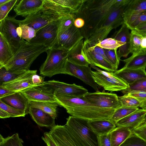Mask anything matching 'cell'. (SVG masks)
<instances>
[{"instance_id": "cell-1", "label": "cell", "mask_w": 146, "mask_h": 146, "mask_svg": "<svg viewBox=\"0 0 146 146\" xmlns=\"http://www.w3.org/2000/svg\"><path fill=\"white\" fill-rule=\"evenodd\" d=\"M56 102L66 109L71 116L95 121L109 119L115 110L96 106L84 99L57 92H54Z\"/></svg>"}, {"instance_id": "cell-2", "label": "cell", "mask_w": 146, "mask_h": 146, "mask_svg": "<svg viewBox=\"0 0 146 146\" xmlns=\"http://www.w3.org/2000/svg\"><path fill=\"white\" fill-rule=\"evenodd\" d=\"M116 8V0H83L78 13L74 14L76 18H81L85 21L84 26L80 29L84 39L93 33L106 15Z\"/></svg>"}, {"instance_id": "cell-3", "label": "cell", "mask_w": 146, "mask_h": 146, "mask_svg": "<svg viewBox=\"0 0 146 146\" xmlns=\"http://www.w3.org/2000/svg\"><path fill=\"white\" fill-rule=\"evenodd\" d=\"M73 12L71 9L60 5L52 0H44L41 9L19 21L20 24L26 25L36 31L49 23Z\"/></svg>"}, {"instance_id": "cell-4", "label": "cell", "mask_w": 146, "mask_h": 146, "mask_svg": "<svg viewBox=\"0 0 146 146\" xmlns=\"http://www.w3.org/2000/svg\"><path fill=\"white\" fill-rule=\"evenodd\" d=\"M49 48L43 45L31 44L24 40L12 58L3 66L7 69L29 70L36 58Z\"/></svg>"}, {"instance_id": "cell-5", "label": "cell", "mask_w": 146, "mask_h": 146, "mask_svg": "<svg viewBox=\"0 0 146 146\" xmlns=\"http://www.w3.org/2000/svg\"><path fill=\"white\" fill-rule=\"evenodd\" d=\"M129 3L114 9L106 15L93 33L84 40L97 44L106 38L113 29H116L124 23L123 15Z\"/></svg>"}, {"instance_id": "cell-6", "label": "cell", "mask_w": 146, "mask_h": 146, "mask_svg": "<svg viewBox=\"0 0 146 146\" xmlns=\"http://www.w3.org/2000/svg\"><path fill=\"white\" fill-rule=\"evenodd\" d=\"M76 44L69 49L54 48L48 49L46 52V59L39 69L40 74L49 77L60 74H66L65 68L69 54Z\"/></svg>"}, {"instance_id": "cell-7", "label": "cell", "mask_w": 146, "mask_h": 146, "mask_svg": "<svg viewBox=\"0 0 146 146\" xmlns=\"http://www.w3.org/2000/svg\"><path fill=\"white\" fill-rule=\"evenodd\" d=\"M89 120L72 116L67 119L66 125L82 146H100L99 136L92 130Z\"/></svg>"}, {"instance_id": "cell-8", "label": "cell", "mask_w": 146, "mask_h": 146, "mask_svg": "<svg viewBox=\"0 0 146 146\" xmlns=\"http://www.w3.org/2000/svg\"><path fill=\"white\" fill-rule=\"evenodd\" d=\"M91 67L96 70H91V74L94 81L104 90L111 92L124 90L129 87V85L115 75L114 72L102 70L96 66L90 64Z\"/></svg>"}, {"instance_id": "cell-9", "label": "cell", "mask_w": 146, "mask_h": 146, "mask_svg": "<svg viewBox=\"0 0 146 146\" xmlns=\"http://www.w3.org/2000/svg\"><path fill=\"white\" fill-rule=\"evenodd\" d=\"M15 17L8 16L0 21V33L10 45L14 54L24 40L17 33V29L20 24Z\"/></svg>"}, {"instance_id": "cell-10", "label": "cell", "mask_w": 146, "mask_h": 146, "mask_svg": "<svg viewBox=\"0 0 146 146\" xmlns=\"http://www.w3.org/2000/svg\"><path fill=\"white\" fill-rule=\"evenodd\" d=\"M83 97L93 104L104 108L116 110L122 106L116 94L106 92L104 90L88 92Z\"/></svg>"}, {"instance_id": "cell-11", "label": "cell", "mask_w": 146, "mask_h": 146, "mask_svg": "<svg viewBox=\"0 0 146 146\" xmlns=\"http://www.w3.org/2000/svg\"><path fill=\"white\" fill-rule=\"evenodd\" d=\"M58 20L53 21L38 30L35 37L29 42L52 48L58 35Z\"/></svg>"}, {"instance_id": "cell-12", "label": "cell", "mask_w": 146, "mask_h": 146, "mask_svg": "<svg viewBox=\"0 0 146 146\" xmlns=\"http://www.w3.org/2000/svg\"><path fill=\"white\" fill-rule=\"evenodd\" d=\"M20 91L29 101L56 102L54 92L46 85L44 82L39 84L29 87Z\"/></svg>"}, {"instance_id": "cell-13", "label": "cell", "mask_w": 146, "mask_h": 146, "mask_svg": "<svg viewBox=\"0 0 146 146\" xmlns=\"http://www.w3.org/2000/svg\"><path fill=\"white\" fill-rule=\"evenodd\" d=\"M48 132L58 146H82L66 125H56Z\"/></svg>"}, {"instance_id": "cell-14", "label": "cell", "mask_w": 146, "mask_h": 146, "mask_svg": "<svg viewBox=\"0 0 146 146\" xmlns=\"http://www.w3.org/2000/svg\"><path fill=\"white\" fill-rule=\"evenodd\" d=\"M83 38L80 29L74 24L66 30L58 34L52 48L69 49Z\"/></svg>"}, {"instance_id": "cell-15", "label": "cell", "mask_w": 146, "mask_h": 146, "mask_svg": "<svg viewBox=\"0 0 146 146\" xmlns=\"http://www.w3.org/2000/svg\"><path fill=\"white\" fill-rule=\"evenodd\" d=\"M44 83L54 92L71 96L82 97L88 92V90L82 86L74 83L68 84L54 80L44 82Z\"/></svg>"}, {"instance_id": "cell-16", "label": "cell", "mask_w": 146, "mask_h": 146, "mask_svg": "<svg viewBox=\"0 0 146 146\" xmlns=\"http://www.w3.org/2000/svg\"><path fill=\"white\" fill-rule=\"evenodd\" d=\"M89 66L76 65L67 60L65 68V73L74 76L92 87L96 92L99 91V86L94 81Z\"/></svg>"}, {"instance_id": "cell-17", "label": "cell", "mask_w": 146, "mask_h": 146, "mask_svg": "<svg viewBox=\"0 0 146 146\" xmlns=\"http://www.w3.org/2000/svg\"><path fill=\"white\" fill-rule=\"evenodd\" d=\"M37 70H29L17 78L0 85V86L9 90L17 92L20 91L34 85L32 82L33 76L36 74Z\"/></svg>"}, {"instance_id": "cell-18", "label": "cell", "mask_w": 146, "mask_h": 146, "mask_svg": "<svg viewBox=\"0 0 146 146\" xmlns=\"http://www.w3.org/2000/svg\"><path fill=\"white\" fill-rule=\"evenodd\" d=\"M146 119V110L139 109L119 121L116 125L126 127L132 131L143 123Z\"/></svg>"}, {"instance_id": "cell-19", "label": "cell", "mask_w": 146, "mask_h": 146, "mask_svg": "<svg viewBox=\"0 0 146 146\" xmlns=\"http://www.w3.org/2000/svg\"><path fill=\"white\" fill-rule=\"evenodd\" d=\"M81 54L90 64L98 67L109 72H113L116 71L102 56L88 49L83 44Z\"/></svg>"}, {"instance_id": "cell-20", "label": "cell", "mask_w": 146, "mask_h": 146, "mask_svg": "<svg viewBox=\"0 0 146 146\" xmlns=\"http://www.w3.org/2000/svg\"><path fill=\"white\" fill-rule=\"evenodd\" d=\"M0 100L11 107L24 112L26 114L29 113V101L20 91L0 98Z\"/></svg>"}, {"instance_id": "cell-21", "label": "cell", "mask_w": 146, "mask_h": 146, "mask_svg": "<svg viewBox=\"0 0 146 146\" xmlns=\"http://www.w3.org/2000/svg\"><path fill=\"white\" fill-rule=\"evenodd\" d=\"M44 0H21L15 6L14 10L17 15L26 17L41 9Z\"/></svg>"}, {"instance_id": "cell-22", "label": "cell", "mask_w": 146, "mask_h": 146, "mask_svg": "<svg viewBox=\"0 0 146 146\" xmlns=\"http://www.w3.org/2000/svg\"><path fill=\"white\" fill-rule=\"evenodd\" d=\"M145 69L122 68L114 72V74L128 85L139 80L146 78Z\"/></svg>"}, {"instance_id": "cell-23", "label": "cell", "mask_w": 146, "mask_h": 146, "mask_svg": "<svg viewBox=\"0 0 146 146\" xmlns=\"http://www.w3.org/2000/svg\"><path fill=\"white\" fill-rule=\"evenodd\" d=\"M28 112L33 120L40 126L52 128L56 125L55 118L39 109L29 106Z\"/></svg>"}, {"instance_id": "cell-24", "label": "cell", "mask_w": 146, "mask_h": 146, "mask_svg": "<svg viewBox=\"0 0 146 146\" xmlns=\"http://www.w3.org/2000/svg\"><path fill=\"white\" fill-rule=\"evenodd\" d=\"M129 29L126 24L124 23L121 28L116 31L111 37L125 43L123 50L118 55L120 59L122 57H127L130 53V33L129 32Z\"/></svg>"}, {"instance_id": "cell-25", "label": "cell", "mask_w": 146, "mask_h": 146, "mask_svg": "<svg viewBox=\"0 0 146 146\" xmlns=\"http://www.w3.org/2000/svg\"><path fill=\"white\" fill-rule=\"evenodd\" d=\"M89 125L98 136L108 134L116 127V123L110 119L89 121Z\"/></svg>"}, {"instance_id": "cell-26", "label": "cell", "mask_w": 146, "mask_h": 146, "mask_svg": "<svg viewBox=\"0 0 146 146\" xmlns=\"http://www.w3.org/2000/svg\"><path fill=\"white\" fill-rule=\"evenodd\" d=\"M84 40V38L81 39L72 48L69 52L67 60L76 65L88 66L89 64L81 54Z\"/></svg>"}, {"instance_id": "cell-27", "label": "cell", "mask_w": 146, "mask_h": 146, "mask_svg": "<svg viewBox=\"0 0 146 146\" xmlns=\"http://www.w3.org/2000/svg\"><path fill=\"white\" fill-rule=\"evenodd\" d=\"M110 134L111 146H120L132 134V132L126 127L117 126Z\"/></svg>"}, {"instance_id": "cell-28", "label": "cell", "mask_w": 146, "mask_h": 146, "mask_svg": "<svg viewBox=\"0 0 146 146\" xmlns=\"http://www.w3.org/2000/svg\"><path fill=\"white\" fill-rule=\"evenodd\" d=\"M125 63L123 67L131 69L144 68H146V52L142 51L132 54L129 58L122 60Z\"/></svg>"}, {"instance_id": "cell-29", "label": "cell", "mask_w": 146, "mask_h": 146, "mask_svg": "<svg viewBox=\"0 0 146 146\" xmlns=\"http://www.w3.org/2000/svg\"><path fill=\"white\" fill-rule=\"evenodd\" d=\"M14 54L10 45L0 33V68L6 65Z\"/></svg>"}, {"instance_id": "cell-30", "label": "cell", "mask_w": 146, "mask_h": 146, "mask_svg": "<svg viewBox=\"0 0 146 146\" xmlns=\"http://www.w3.org/2000/svg\"><path fill=\"white\" fill-rule=\"evenodd\" d=\"M58 105L57 103L54 102L29 101V106L39 109L55 119L57 116V109Z\"/></svg>"}, {"instance_id": "cell-31", "label": "cell", "mask_w": 146, "mask_h": 146, "mask_svg": "<svg viewBox=\"0 0 146 146\" xmlns=\"http://www.w3.org/2000/svg\"><path fill=\"white\" fill-rule=\"evenodd\" d=\"M146 11V0H131L124 12L123 18Z\"/></svg>"}, {"instance_id": "cell-32", "label": "cell", "mask_w": 146, "mask_h": 146, "mask_svg": "<svg viewBox=\"0 0 146 146\" xmlns=\"http://www.w3.org/2000/svg\"><path fill=\"white\" fill-rule=\"evenodd\" d=\"M28 71L7 69L4 66L0 68V85L15 79Z\"/></svg>"}, {"instance_id": "cell-33", "label": "cell", "mask_w": 146, "mask_h": 146, "mask_svg": "<svg viewBox=\"0 0 146 146\" xmlns=\"http://www.w3.org/2000/svg\"><path fill=\"white\" fill-rule=\"evenodd\" d=\"M123 19L124 23L129 29L131 30H134L138 25L146 22V11L125 17Z\"/></svg>"}, {"instance_id": "cell-34", "label": "cell", "mask_w": 146, "mask_h": 146, "mask_svg": "<svg viewBox=\"0 0 146 146\" xmlns=\"http://www.w3.org/2000/svg\"><path fill=\"white\" fill-rule=\"evenodd\" d=\"M104 49L113 50L117 49L118 56L121 52L125 45V43L117 40L112 38H106L96 44Z\"/></svg>"}, {"instance_id": "cell-35", "label": "cell", "mask_w": 146, "mask_h": 146, "mask_svg": "<svg viewBox=\"0 0 146 146\" xmlns=\"http://www.w3.org/2000/svg\"><path fill=\"white\" fill-rule=\"evenodd\" d=\"M143 36L135 29L130 33V53L132 54L144 51L141 48V40Z\"/></svg>"}, {"instance_id": "cell-36", "label": "cell", "mask_w": 146, "mask_h": 146, "mask_svg": "<svg viewBox=\"0 0 146 146\" xmlns=\"http://www.w3.org/2000/svg\"><path fill=\"white\" fill-rule=\"evenodd\" d=\"M76 18L74 13H70L59 19L58 21V34L66 30L73 25Z\"/></svg>"}, {"instance_id": "cell-37", "label": "cell", "mask_w": 146, "mask_h": 146, "mask_svg": "<svg viewBox=\"0 0 146 146\" xmlns=\"http://www.w3.org/2000/svg\"><path fill=\"white\" fill-rule=\"evenodd\" d=\"M139 109L137 108L121 106L115 110L110 119L116 124L119 121Z\"/></svg>"}, {"instance_id": "cell-38", "label": "cell", "mask_w": 146, "mask_h": 146, "mask_svg": "<svg viewBox=\"0 0 146 146\" xmlns=\"http://www.w3.org/2000/svg\"><path fill=\"white\" fill-rule=\"evenodd\" d=\"M56 4L67 8L73 11L74 13H78L83 0H52Z\"/></svg>"}, {"instance_id": "cell-39", "label": "cell", "mask_w": 146, "mask_h": 146, "mask_svg": "<svg viewBox=\"0 0 146 146\" xmlns=\"http://www.w3.org/2000/svg\"><path fill=\"white\" fill-rule=\"evenodd\" d=\"M23 142L18 133L6 138L0 135V146H23Z\"/></svg>"}, {"instance_id": "cell-40", "label": "cell", "mask_w": 146, "mask_h": 146, "mask_svg": "<svg viewBox=\"0 0 146 146\" xmlns=\"http://www.w3.org/2000/svg\"><path fill=\"white\" fill-rule=\"evenodd\" d=\"M118 98L122 106L137 108L139 107L143 109V105L140 101L135 98L128 94L118 96Z\"/></svg>"}, {"instance_id": "cell-41", "label": "cell", "mask_w": 146, "mask_h": 146, "mask_svg": "<svg viewBox=\"0 0 146 146\" xmlns=\"http://www.w3.org/2000/svg\"><path fill=\"white\" fill-rule=\"evenodd\" d=\"M134 91L146 92V78L139 80L129 84L127 88L121 92L125 94Z\"/></svg>"}, {"instance_id": "cell-42", "label": "cell", "mask_w": 146, "mask_h": 146, "mask_svg": "<svg viewBox=\"0 0 146 146\" xmlns=\"http://www.w3.org/2000/svg\"><path fill=\"white\" fill-rule=\"evenodd\" d=\"M104 50L105 55L109 62L115 70H117L120 59L118 56L117 49H104Z\"/></svg>"}, {"instance_id": "cell-43", "label": "cell", "mask_w": 146, "mask_h": 146, "mask_svg": "<svg viewBox=\"0 0 146 146\" xmlns=\"http://www.w3.org/2000/svg\"><path fill=\"white\" fill-rule=\"evenodd\" d=\"M20 27L22 30L21 38L23 40L29 42L36 36V31L32 27L21 24H20Z\"/></svg>"}, {"instance_id": "cell-44", "label": "cell", "mask_w": 146, "mask_h": 146, "mask_svg": "<svg viewBox=\"0 0 146 146\" xmlns=\"http://www.w3.org/2000/svg\"><path fill=\"white\" fill-rule=\"evenodd\" d=\"M0 108L8 113L11 117H25L26 115L24 111L11 107L0 100Z\"/></svg>"}, {"instance_id": "cell-45", "label": "cell", "mask_w": 146, "mask_h": 146, "mask_svg": "<svg viewBox=\"0 0 146 146\" xmlns=\"http://www.w3.org/2000/svg\"><path fill=\"white\" fill-rule=\"evenodd\" d=\"M120 146H146V142L132 133Z\"/></svg>"}, {"instance_id": "cell-46", "label": "cell", "mask_w": 146, "mask_h": 146, "mask_svg": "<svg viewBox=\"0 0 146 146\" xmlns=\"http://www.w3.org/2000/svg\"><path fill=\"white\" fill-rule=\"evenodd\" d=\"M18 1V0H10L8 2L0 6V21L8 16L9 12Z\"/></svg>"}, {"instance_id": "cell-47", "label": "cell", "mask_w": 146, "mask_h": 146, "mask_svg": "<svg viewBox=\"0 0 146 146\" xmlns=\"http://www.w3.org/2000/svg\"><path fill=\"white\" fill-rule=\"evenodd\" d=\"M127 94L137 99L142 104L143 109L146 110V92L134 91Z\"/></svg>"}, {"instance_id": "cell-48", "label": "cell", "mask_w": 146, "mask_h": 146, "mask_svg": "<svg viewBox=\"0 0 146 146\" xmlns=\"http://www.w3.org/2000/svg\"><path fill=\"white\" fill-rule=\"evenodd\" d=\"M132 133L137 135L146 142V122L132 131Z\"/></svg>"}, {"instance_id": "cell-49", "label": "cell", "mask_w": 146, "mask_h": 146, "mask_svg": "<svg viewBox=\"0 0 146 146\" xmlns=\"http://www.w3.org/2000/svg\"><path fill=\"white\" fill-rule=\"evenodd\" d=\"M99 138L100 146H111L110 133L99 136Z\"/></svg>"}, {"instance_id": "cell-50", "label": "cell", "mask_w": 146, "mask_h": 146, "mask_svg": "<svg viewBox=\"0 0 146 146\" xmlns=\"http://www.w3.org/2000/svg\"><path fill=\"white\" fill-rule=\"evenodd\" d=\"M42 139L46 144L47 146H58L51 138L48 132H45L44 136L42 137Z\"/></svg>"}, {"instance_id": "cell-51", "label": "cell", "mask_w": 146, "mask_h": 146, "mask_svg": "<svg viewBox=\"0 0 146 146\" xmlns=\"http://www.w3.org/2000/svg\"><path fill=\"white\" fill-rule=\"evenodd\" d=\"M141 35L146 33V22L137 26L134 29Z\"/></svg>"}, {"instance_id": "cell-52", "label": "cell", "mask_w": 146, "mask_h": 146, "mask_svg": "<svg viewBox=\"0 0 146 146\" xmlns=\"http://www.w3.org/2000/svg\"><path fill=\"white\" fill-rule=\"evenodd\" d=\"M32 82L34 85L39 84L44 82V78L37 75H34L32 77Z\"/></svg>"}, {"instance_id": "cell-53", "label": "cell", "mask_w": 146, "mask_h": 146, "mask_svg": "<svg viewBox=\"0 0 146 146\" xmlns=\"http://www.w3.org/2000/svg\"><path fill=\"white\" fill-rule=\"evenodd\" d=\"M85 21L82 18H78L75 19L74 23V26L79 29L82 28L84 25Z\"/></svg>"}, {"instance_id": "cell-54", "label": "cell", "mask_w": 146, "mask_h": 146, "mask_svg": "<svg viewBox=\"0 0 146 146\" xmlns=\"http://www.w3.org/2000/svg\"><path fill=\"white\" fill-rule=\"evenodd\" d=\"M15 92L9 90L0 86V98Z\"/></svg>"}, {"instance_id": "cell-55", "label": "cell", "mask_w": 146, "mask_h": 146, "mask_svg": "<svg viewBox=\"0 0 146 146\" xmlns=\"http://www.w3.org/2000/svg\"><path fill=\"white\" fill-rule=\"evenodd\" d=\"M11 117L9 114L5 111L0 108V118H6Z\"/></svg>"}, {"instance_id": "cell-56", "label": "cell", "mask_w": 146, "mask_h": 146, "mask_svg": "<svg viewBox=\"0 0 146 146\" xmlns=\"http://www.w3.org/2000/svg\"><path fill=\"white\" fill-rule=\"evenodd\" d=\"M141 46L144 52L146 51V36H143L141 42Z\"/></svg>"}, {"instance_id": "cell-57", "label": "cell", "mask_w": 146, "mask_h": 146, "mask_svg": "<svg viewBox=\"0 0 146 146\" xmlns=\"http://www.w3.org/2000/svg\"><path fill=\"white\" fill-rule=\"evenodd\" d=\"M10 0H0V6L3 5L9 1Z\"/></svg>"}, {"instance_id": "cell-58", "label": "cell", "mask_w": 146, "mask_h": 146, "mask_svg": "<svg viewBox=\"0 0 146 146\" xmlns=\"http://www.w3.org/2000/svg\"><path fill=\"white\" fill-rule=\"evenodd\" d=\"M143 36H146V33L142 35Z\"/></svg>"}, {"instance_id": "cell-59", "label": "cell", "mask_w": 146, "mask_h": 146, "mask_svg": "<svg viewBox=\"0 0 146 146\" xmlns=\"http://www.w3.org/2000/svg\"></svg>"}]
</instances>
